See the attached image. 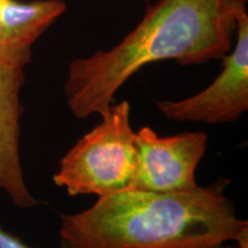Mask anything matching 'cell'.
Returning a JSON list of instances; mask_svg holds the SVG:
<instances>
[{
    "label": "cell",
    "mask_w": 248,
    "mask_h": 248,
    "mask_svg": "<svg viewBox=\"0 0 248 248\" xmlns=\"http://www.w3.org/2000/svg\"><path fill=\"white\" fill-rule=\"evenodd\" d=\"M219 178L192 191L125 190L98 198L83 212L61 214L60 248H248V222L238 216Z\"/></svg>",
    "instance_id": "cell-1"
},
{
    "label": "cell",
    "mask_w": 248,
    "mask_h": 248,
    "mask_svg": "<svg viewBox=\"0 0 248 248\" xmlns=\"http://www.w3.org/2000/svg\"><path fill=\"white\" fill-rule=\"evenodd\" d=\"M237 8L230 0H160L116 46L70 62L64 94L71 114L101 117L121 86L152 62L190 66L223 59L231 48Z\"/></svg>",
    "instance_id": "cell-2"
},
{
    "label": "cell",
    "mask_w": 248,
    "mask_h": 248,
    "mask_svg": "<svg viewBox=\"0 0 248 248\" xmlns=\"http://www.w3.org/2000/svg\"><path fill=\"white\" fill-rule=\"evenodd\" d=\"M133 139L129 101L111 104L101 122L61 157L54 184L70 197L102 198L130 190L136 168Z\"/></svg>",
    "instance_id": "cell-3"
},
{
    "label": "cell",
    "mask_w": 248,
    "mask_h": 248,
    "mask_svg": "<svg viewBox=\"0 0 248 248\" xmlns=\"http://www.w3.org/2000/svg\"><path fill=\"white\" fill-rule=\"evenodd\" d=\"M234 48L223 58V68L202 91L182 100L157 101L168 120L181 123H234L248 110V15L235 11Z\"/></svg>",
    "instance_id": "cell-4"
},
{
    "label": "cell",
    "mask_w": 248,
    "mask_h": 248,
    "mask_svg": "<svg viewBox=\"0 0 248 248\" xmlns=\"http://www.w3.org/2000/svg\"><path fill=\"white\" fill-rule=\"evenodd\" d=\"M136 168L130 190L160 193L197 188L198 166L208 146V135L182 132L160 137L150 126L135 131Z\"/></svg>",
    "instance_id": "cell-5"
},
{
    "label": "cell",
    "mask_w": 248,
    "mask_h": 248,
    "mask_svg": "<svg viewBox=\"0 0 248 248\" xmlns=\"http://www.w3.org/2000/svg\"><path fill=\"white\" fill-rule=\"evenodd\" d=\"M24 68L0 62V191L14 206L29 209L40 204L24 181L20 156V121L23 113L20 92Z\"/></svg>",
    "instance_id": "cell-6"
},
{
    "label": "cell",
    "mask_w": 248,
    "mask_h": 248,
    "mask_svg": "<svg viewBox=\"0 0 248 248\" xmlns=\"http://www.w3.org/2000/svg\"><path fill=\"white\" fill-rule=\"evenodd\" d=\"M66 8L62 0H0V62L26 67L33 43Z\"/></svg>",
    "instance_id": "cell-7"
},
{
    "label": "cell",
    "mask_w": 248,
    "mask_h": 248,
    "mask_svg": "<svg viewBox=\"0 0 248 248\" xmlns=\"http://www.w3.org/2000/svg\"><path fill=\"white\" fill-rule=\"evenodd\" d=\"M0 248H30L15 235L8 233L0 225Z\"/></svg>",
    "instance_id": "cell-8"
},
{
    "label": "cell",
    "mask_w": 248,
    "mask_h": 248,
    "mask_svg": "<svg viewBox=\"0 0 248 248\" xmlns=\"http://www.w3.org/2000/svg\"><path fill=\"white\" fill-rule=\"evenodd\" d=\"M230 1L235 6V7H245L247 0H230Z\"/></svg>",
    "instance_id": "cell-9"
},
{
    "label": "cell",
    "mask_w": 248,
    "mask_h": 248,
    "mask_svg": "<svg viewBox=\"0 0 248 248\" xmlns=\"http://www.w3.org/2000/svg\"><path fill=\"white\" fill-rule=\"evenodd\" d=\"M217 248H240L239 246H237V245H233V246H228V245H222V246L217 247Z\"/></svg>",
    "instance_id": "cell-10"
}]
</instances>
